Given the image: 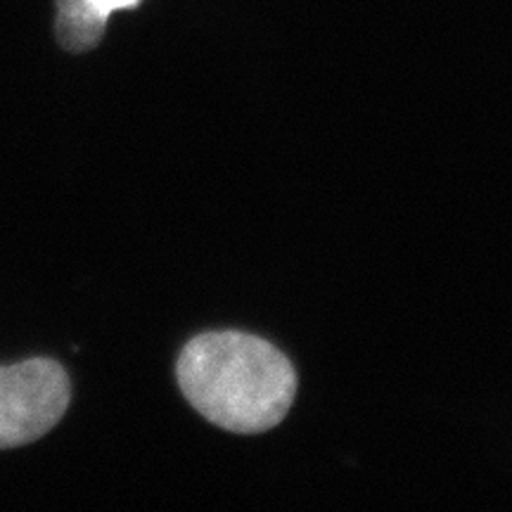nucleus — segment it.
<instances>
[{
    "instance_id": "obj_3",
    "label": "nucleus",
    "mask_w": 512,
    "mask_h": 512,
    "mask_svg": "<svg viewBox=\"0 0 512 512\" xmlns=\"http://www.w3.org/2000/svg\"><path fill=\"white\" fill-rule=\"evenodd\" d=\"M140 0H55V34L69 53L93 50L114 12L138 8Z\"/></svg>"
},
{
    "instance_id": "obj_2",
    "label": "nucleus",
    "mask_w": 512,
    "mask_h": 512,
    "mask_svg": "<svg viewBox=\"0 0 512 512\" xmlns=\"http://www.w3.org/2000/svg\"><path fill=\"white\" fill-rule=\"evenodd\" d=\"M72 399L64 368L50 358L0 366V451L41 439L60 422Z\"/></svg>"
},
{
    "instance_id": "obj_1",
    "label": "nucleus",
    "mask_w": 512,
    "mask_h": 512,
    "mask_svg": "<svg viewBox=\"0 0 512 512\" xmlns=\"http://www.w3.org/2000/svg\"><path fill=\"white\" fill-rule=\"evenodd\" d=\"M181 392L197 413L235 434L271 430L297 394L292 363L266 339L245 332H207L178 358Z\"/></svg>"
}]
</instances>
